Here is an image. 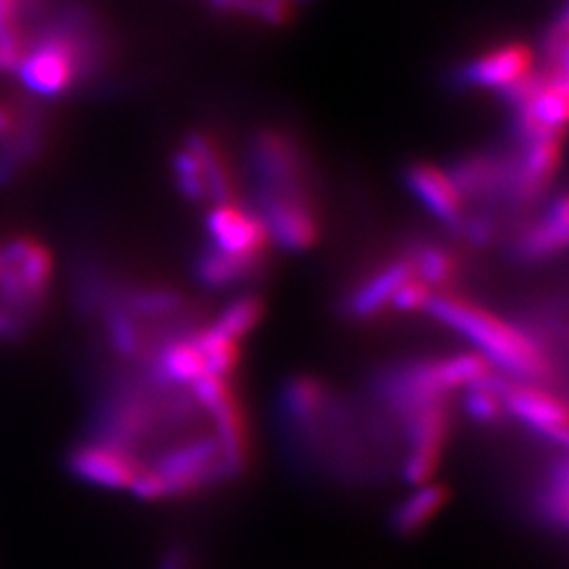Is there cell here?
I'll return each instance as SVG.
<instances>
[{
    "mask_svg": "<svg viewBox=\"0 0 569 569\" xmlns=\"http://www.w3.org/2000/svg\"><path fill=\"white\" fill-rule=\"evenodd\" d=\"M512 159L498 152H475L456 161L448 169L458 192L467 201H493L509 192Z\"/></svg>",
    "mask_w": 569,
    "mask_h": 569,
    "instance_id": "9c48e42d",
    "label": "cell"
},
{
    "mask_svg": "<svg viewBox=\"0 0 569 569\" xmlns=\"http://www.w3.org/2000/svg\"><path fill=\"white\" fill-rule=\"evenodd\" d=\"M411 277H416V272L407 256L376 270L348 296L346 315L361 321L378 317L387 306H390L395 291Z\"/></svg>",
    "mask_w": 569,
    "mask_h": 569,
    "instance_id": "8fae6325",
    "label": "cell"
},
{
    "mask_svg": "<svg viewBox=\"0 0 569 569\" xmlns=\"http://www.w3.org/2000/svg\"><path fill=\"white\" fill-rule=\"evenodd\" d=\"M260 216L264 220L270 241L284 251H308L319 241V220L315 199L298 197H260Z\"/></svg>",
    "mask_w": 569,
    "mask_h": 569,
    "instance_id": "5b68a950",
    "label": "cell"
},
{
    "mask_svg": "<svg viewBox=\"0 0 569 569\" xmlns=\"http://www.w3.org/2000/svg\"><path fill=\"white\" fill-rule=\"evenodd\" d=\"M430 296H432V289L422 283L418 277H411L395 291L390 306L397 310H403V312H411V310L425 308Z\"/></svg>",
    "mask_w": 569,
    "mask_h": 569,
    "instance_id": "d6986e66",
    "label": "cell"
},
{
    "mask_svg": "<svg viewBox=\"0 0 569 569\" xmlns=\"http://www.w3.org/2000/svg\"><path fill=\"white\" fill-rule=\"evenodd\" d=\"M403 182L437 220H441L451 230H458V226L462 224L467 216V203L451 182L448 171L439 169L437 164L418 161L403 169Z\"/></svg>",
    "mask_w": 569,
    "mask_h": 569,
    "instance_id": "30bf717a",
    "label": "cell"
},
{
    "mask_svg": "<svg viewBox=\"0 0 569 569\" xmlns=\"http://www.w3.org/2000/svg\"><path fill=\"white\" fill-rule=\"evenodd\" d=\"M117 305L140 321V319L173 317L182 310L183 300L182 296L176 293L173 289L152 287V289H133V291L124 293V298Z\"/></svg>",
    "mask_w": 569,
    "mask_h": 569,
    "instance_id": "2e32d148",
    "label": "cell"
},
{
    "mask_svg": "<svg viewBox=\"0 0 569 569\" xmlns=\"http://www.w3.org/2000/svg\"><path fill=\"white\" fill-rule=\"evenodd\" d=\"M409 262L413 266L416 277L430 289L448 284L456 274V258L446 247L435 243H418L409 253Z\"/></svg>",
    "mask_w": 569,
    "mask_h": 569,
    "instance_id": "e0dca14e",
    "label": "cell"
},
{
    "mask_svg": "<svg viewBox=\"0 0 569 569\" xmlns=\"http://www.w3.org/2000/svg\"><path fill=\"white\" fill-rule=\"evenodd\" d=\"M213 11L228 13V16H244V18H260L262 0H204Z\"/></svg>",
    "mask_w": 569,
    "mask_h": 569,
    "instance_id": "ffe728a7",
    "label": "cell"
},
{
    "mask_svg": "<svg viewBox=\"0 0 569 569\" xmlns=\"http://www.w3.org/2000/svg\"><path fill=\"white\" fill-rule=\"evenodd\" d=\"M183 146L199 159L203 167L209 201L216 204L234 203V180L230 164L226 161L222 150L204 131H190L183 138Z\"/></svg>",
    "mask_w": 569,
    "mask_h": 569,
    "instance_id": "5bb4252c",
    "label": "cell"
},
{
    "mask_svg": "<svg viewBox=\"0 0 569 569\" xmlns=\"http://www.w3.org/2000/svg\"><path fill=\"white\" fill-rule=\"evenodd\" d=\"M89 446L114 462L121 489L161 500L220 486L243 462V411L226 376L171 380L146 367Z\"/></svg>",
    "mask_w": 569,
    "mask_h": 569,
    "instance_id": "6da1fadb",
    "label": "cell"
},
{
    "mask_svg": "<svg viewBox=\"0 0 569 569\" xmlns=\"http://www.w3.org/2000/svg\"><path fill=\"white\" fill-rule=\"evenodd\" d=\"M53 272L51 251L37 239L20 237L0 249V302L28 317L47 296Z\"/></svg>",
    "mask_w": 569,
    "mask_h": 569,
    "instance_id": "277c9868",
    "label": "cell"
},
{
    "mask_svg": "<svg viewBox=\"0 0 569 569\" xmlns=\"http://www.w3.org/2000/svg\"><path fill=\"white\" fill-rule=\"evenodd\" d=\"M262 268L264 256H232L209 247L194 264V277L207 289H228L253 279Z\"/></svg>",
    "mask_w": 569,
    "mask_h": 569,
    "instance_id": "4fadbf2b",
    "label": "cell"
},
{
    "mask_svg": "<svg viewBox=\"0 0 569 569\" xmlns=\"http://www.w3.org/2000/svg\"><path fill=\"white\" fill-rule=\"evenodd\" d=\"M211 247L232 256H264L270 234L258 211L234 203L216 204L207 216Z\"/></svg>",
    "mask_w": 569,
    "mask_h": 569,
    "instance_id": "52a82bcc",
    "label": "cell"
},
{
    "mask_svg": "<svg viewBox=\"0 0 569 569\" xmlns=\"http://www.w3.org/2000/svg\"><path fill=\"white\" fill-rule=\"evenodd\" d=\"M18 124L20 122H18L16 112L9 106L0 103V143H4L13 138V133L18 131Z\"/></svg>",
    "mask_w": 569,
    "mask_h": 569,
    "instance_id": "7402d4cb",
    "label": "cell"
},
{
    "mask_svg": "<svg viewBox=\"0 0 569 569\" xmlns=\"http://www.w3.org/2000/svg\"><path fill=\"white\" fill-rule=\"evenodd\" d=\"M568 199L561 194L550 204L547 216L528 228L515 243V256L526 262H538L552 258L568 244Z\"/></svg>",
    "mask_w": 569,
    "mask_h": 569,
    "instance_id": "7c38bea8",
    "label": "cell"
},
{
    "mask_svg": "<svg viewBox=\"0 0 569 569\" xmlns=\"http://www.w3.org/2000/svg\"><path fill=\"white\" fill-rule=\"evenodd\" d=\"M561 163V138L521 146V154L512 159L509 197L519 207L536 203L549 188Z\"/></svg>",
    "mask_w": 569,
    "mask_h": 569,
    "instance_id": "ba28073f",
    "label": "cell"
},
{
    "mask_svg": "<svg viewBox=\"0 0 569 569\" xmlns=\"http://www.w3.org/2000/svg\"><path fill=\"white\" fill-rule=\"evenodd\" d=\"M533 70V51L523 42H507L460 66L453 81L468 89L502 91Z\"/></svg>",
    "mask_w": 569,
    "mask_h": 569,
    "instance_id": "8992f818",
    "label": "cell"
},
{
    "mask_svg": "<svg viewBox=\"0 0 569 569\" xmlns=\"http://www.w3.org/2000/svg\"><path fill=\"white\" fill-rule=\"evenodd\" d=\"M249 164L260 197L312 199L300 143L279 129H262L249 143Z\"/></svg>",
    "mask_w": 569,
    "mask_h": 569,
    "instance_id": "3957f363",
    "label": "cell"
},
{
    "mask_svg": "<svg viewBox=\"0 0 569 569\" xmlns=\"http://www.w3.org/2000/svg\"><path fill=\"white\" fill-rule=\"evenodd\" d=\"M293 18V4L291 0H262L260 4V18L268 26H284Z\"/></svg>",
    "mask_w": 569,
    "mask_h": 569,
    "instance_id": "44dd1931",
    "label": "cell"
},
{
    "mask_svg": "<svg viewBox=\"0 0 569 569\" xmlns=\"http://www.w3.org/2000/svg\"><path fill=\"white\" fill-rule=\"evenodd\" d=\"M425 310L477 346L481 357L489 366L498 367L502 376L552 390L555 361L550 348L542 345L528 327L507 321L470 300L446 293H432Z\"/></svg>",
    "mask_w": 569,
    "mask_h": 569,
    "instance_id": "7a4b0ae2",
    "label": "cell"
},
{
    "mask_svg": "<svg viewBox=\"0 0 569 569\" xmlns=\"http://www.w3.org/2000/svg\"><path fill=\"white\" fill-rule=\"evenodd\" d=\"M173 180L186 201H192V203L209 201L203 167L186 146L178 148L173 154Z\"/></svg>",
    "mask_w": 569,
    "mask_h": 569,
    "instance_id": "ac0fdd59",
    "label": "cell"
},
{
    "mask_svg": "<svg viewBox=\"0 0 569 569\" xmlns=\"http://www.w3.org/2000/svg\"><path fill=\"white\" fill-rule=\"evenodd\" d=\"M264 310V300L260 296L244 293L241 298L228 302L222 308V312L216 317V321L207 327L222 338H228L232 342H241V338H244L253 327L262 321Z\"/></svg>",
    "mask_w": 569,
    "mask_h": 569,
    "instance_id": "9a60e30c",
    "label": "cell"
}]
</instances>
